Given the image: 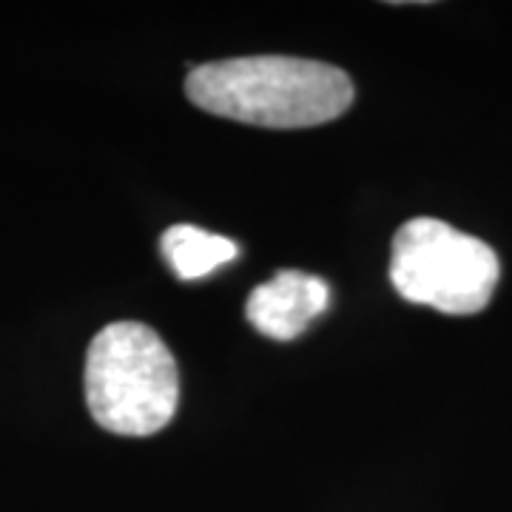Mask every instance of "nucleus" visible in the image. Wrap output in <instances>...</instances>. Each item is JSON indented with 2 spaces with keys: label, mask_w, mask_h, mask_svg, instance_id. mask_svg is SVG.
Here are the masks:
<instances>
[{
  "label": "nucleus",
  "mask_w": 512,
  "mask_h": 512,
  "mask_svg": "<svg viewBox=\"0 0 512 512\" xmlns=\"http://www.w3.org/2000/svg\"><path fill=\"white\" fill-rule=\"evenodd\" d=\"M330 288L325 279L305 271H279L274 279L256 285L245 302V319L262 336L291 342L302 336L316 316L328 311Z\"/></svg>",
  "instance_id": "4"
},
{
  "label": "nucleus",
  "mask_w": 512,
  "mask_h": 512,
  "mask_svg": "<svg viewBox=\"0 0 512 512\" xmlns=\"http://www.w3.org/2000/svg\"><path fill=\"white\" fill-rule=\"evenodd\" d=\"M86 404L114 436H154L180 404V370L160 333L143 322L106 325L86 353Z\"/></svg>",
  "instance_id": "2"
},
{
  "label": "nucleus",
  "mask_w": 512,
  "mask_h": 512,
  "mask_svg": "<svg viewBox=\"0 0 512 512\" xmlns=\"http://www.w3.org/2000/svg\"><path fill=\"white\" fill-rule=\"evenodd\" d=\"M160 251L168 268L183 282H197L202 276L214 274L239 254L234 239L211 234L197 225H171L160 237Z\"/></svg>",
  "instance_id": "5"
},
{
  "label": "nucleus",
  "mask_w": 512,
  "mask_h": 512,
  "mask_svg": "<svg viewBox=\"0 0 512 512\" xmlns=\"http://www.w3.org/2000/svg\"><path fill=\"white\" fill-rule=\"evenodd\" d=\"M501 279L498 254L487 242L433 217L404 222L390 248L396 293L450 316L481 313Z\"/></svg>",
  "instance_id": "3"
},
{
  "label": "nucleus",
  "mask_w": 512,
  "mask_h": 512,
  "mask_svg": "<svg viewBox=\"0 0 512 512\" xmlns=\"http://www.w3.org/2000/svg\"><path fill=\"white\" fill-rule=\"evenodd\" d=\"M185 94L197 109L259 128L325 126L353 106V80L322 60L228 57L194 66Z\"/></svg>",
  "instance_id": "1"
}]
</instances>
